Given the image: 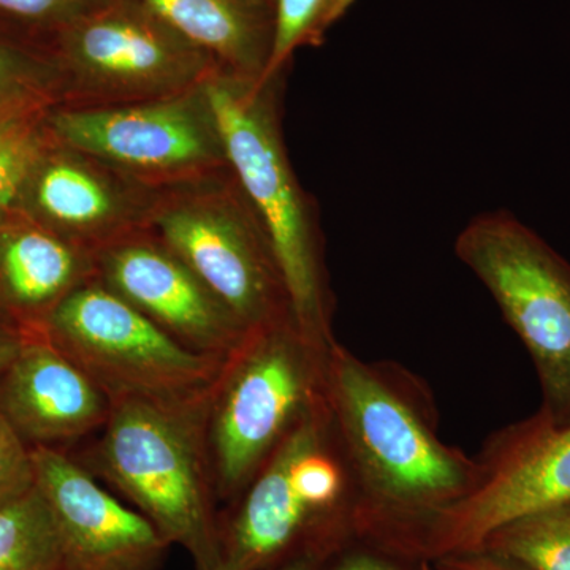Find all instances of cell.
I'll list each match as a JSON object with an SVG mask.
<instances>
[{"instance_id":"obj_3","label":"cell","mask_w":570,"mask_h":570,"mask_svg":"<svg viewBox=\"0 0 570 570\" xmlns=\"http://www.w3.org/2000/svg\"><path fill=\"white\" fill-rule=\"evenodd\" d=\"M213 389L186 401H112L89 466L82 464L186 550L197 570L223 569L208 449Z\"/></svg>"},{"instance_id":"obj_8","label":"cell","mask_w":570,"mask_h":570,"mask_svg":"<svg viewBox=\"0 0 570 570\" xmlns=\"http://www.w3.org/2000/svg\"><path fill=\"white\" fill-rule=\"evenodd\" d=\"M58 107L146 102L204 85L220 69L141 0H104L56 32Z\"/></svg>"},{"instance_id":"obj_9","label":"cell","mask_w":570,"mask_h":570,"mask_svg":"<svg viewBox=\"0 0 570 570\" xmlns=\"http://www.w3.org/2000/svg\"><path fill=\"white\" fill-rule=\"evenodd\" d=\"M41 335L91 376L110 401H186L214 387L225 360L184 347L99 279L52 311Z\"/></svg>"},{"instance_id":"obj_14","label":"cell","mask_w":570,"mask_h":570,"mask_svg":"<svg viewBox=\"0 0 570 570\" xmlns=\"http://www.w3.org/2000/svg\"><path fill=\"white\" fill-rule=\"evenodd\" d=\"M97 277L197 354L227 360L249 333L148 228L97 253Z\"/></svg>"},{"instance_id":"obj_26","label":"cell","mask_w":570,"mask_h":570,"mask_svg":"<svg viewBox=\"0 0 570 570\" xmlns=\"http://www.w3.org/2000/svg\"><path fill=\"white\" fill-rule=\"evenodd\" d=\"M438 570H528L519 562L487 550L466 551L433 562Z\"/></svg>"},{"instance_id":"obj_29","label":"cell","mask_w":570,"mask_h":570,"mask_svg":"<svg viewBox=\"0 0 570 570\" xmlns=\"http://www.w3.org/2000/svg\"><path fill=\"white\" fill-rule=\"evenodd\" d=\"M422 570H438V569H436V568H434V566H433V564H431V562L423 561Z\"/></svg>"},{"instance_id":"obj_21","label":"cell","mask_w":570,"mask_h":570,"mask_svg":"<svg viewBox=\"0 0 570 570\" xmlns=\"http://www.w3.org/2000/svg\"><path fill=\"white\" fill-rule=\"evenodd\" d=\"M355 0H275L273 40L264 78L283 77L299 48L321 47L326 32L336 24Z\"/></svg>"},{"instance_id":"obj_30","label":"cell","mask_w":570,"mask_h":570,"mask_svg":"<svg viewBox=\"0 0 570 570\" xmlns=\"http://www.w3.org/2000/svg\"><path fill=\"white\" fill-rule=\"evenodd\" d=\"M255 2L266 3V6L273 7L275 0H255Z\"/></svg>"},{"instance_id":"obj_16","label":"cell","mask_w":570,"mask_h":570,"mask_svg":"<svg viewBox=\"0 0 570 570\" xmlns=\"http://www.w3.org/2000/svg\"><path fill=\"white\" fill-rule=\"evenodd\" d=\"M97 277V254L11 212L0 217V322L39 333L67 296Z\"/></svg>"},{"instance_id":"obj_2","label":"cell","mask_w":570,"mask_h":570,"mask_svg":"<svg viewBox=\"0 0 570 570\" xmlns=\"http://www.w3.org/2000/svg\"><path fill=\"white\" fill-rule=\"evenodd\" d=\"M360 517L362 493L324 395L220 512V570L325 561L360 535Z\"/></svg>"},{"instance_id":"obj_6","label":"cell","mask_w":570,"mask_h":570,"mask_svg":"<svg viewBox=\"0 0 570 570\" xmlns=\"http://www.w3.org/2000/svg\"><path fill=\"white\" fill-rule=\"evenodd\" d=\"M148 230L247 332L294 318L275 247L230 167L157 190Z\"/></svg>"},{"instance_id":"obj_23","label":"cell","mask_w":570,"mask_h":570,"mask_svg":"<svg viewBox=\"0 0 570 570\" xmlns=\"http://www.w3.org/2000/svg\"><path fill=\"white\" fill-rule=\"evenodd\" d=\"M36 487L31 448L0 415V508Z\"/></svg>"},{"instance_id":"obj_24","label":"cell","mask_w":570,"mask_h":570,"mask_svg":"<svg viewBox=\"0 0 570 570\" xmlns=\"http://www.w3.org/2000/svg\"><path fill=\"white\" fill-rule=\"evenodd\" d=\"M423 561L409 558L377 540L356 535L326 558L318 570H422Z\"/></svg>"},{"instance_id":"obj_4","label":"cell","mask_w":570,"mask_h":570,"mask_svg":"<svg viewBox=\"0 0 570 570\" xmlns=\"http://www.w3.org/2000/svg\"><path fill=\"white\" fill-rule=\"evenodd\" d=\"M228 167L261 216L307 340L332 347L333 302L316 202L296 178L281 124L283 77L257 80L217 69L205 82Z\"/></svg>"},{"instance_id":"obj_10","label":"cell","mask_w":570,"mask_h":570,"mask_svg":"<svg viewBox=\"0 0 570 570\" xmlns=\"http://www.w3.org/2000/svg\"><path fill=\"white\" fill-rule=\"evenodd\" d=\"M478 487L412 528L390 549L433 564L479 550L499 528L570 502V426L535 412L491 434L475 455Z\"/></svg>"},{"instance_id":"obj_7","label":"cell","mask_w":570,"mask_h":570,"mask_svg":"<svg viewBox=\"0 0 570 570\" xmlns=\"http://www.w3.org/2000/svg\"><path fill=\"white\" fill-rule=\"evenodd\" d=\"M455 255L493 296L538 373L540 414L570 426V264L509 212L483 213L460 232Z\"/></svg>"},{"instance_id":"obj_15","label":"cell","mask_w":570,"mask_h":570,"mask_svg":"<svg viewBox=\"0 0 570 570\" xmlns=\"http://www.w3.org/2000/svg\"><path fill=\"white\" fill-rule=\"evenodd\" d=\"M110 397L41 333L0 376V415L29 448L61 449L102 430Z\"/></svg>"},{"instance_id":"obj_22","label":"cell","mask_w":570,"mask_h":570,"mask_svg":"<svg viewBox=\"0 0 570 570\" xmlns=\"http://www.w3.org/2000/svg\"><path fill=\"white\" fill-rule=\"evenodd\" d=\"M50 110L0 122V217L14 212L33 167L55 140L48 124Z\"/></svg>"},{"instance_id":"obj_13","label":"cell","mask_w":570,"mask_h":570,"mask_svg":"<svg viewBox=\"0 0 570 570\" xmlns=\"http://www.w3.org/2000/svg\"><path fill=\"white\" fill-rule=\"evenodd\" d=\"M157 190L55 137L14 212L97 254L148 228Z\"/></svg>"},{"instance_id":"obj_28","label":"cell","mask_w":570,"mask_h":570,"mask_svg":"<svg viewBox=\"0 0 570 570\" xmlns=\"http://www.w3.org/2000/svg\"><path fill=\"white\" fill-rule=\"evenodd\" d=\"M322 564H324V561L317 560V558H303V560L292 561L288 564L268 570H318Z\"/></svg>"},{"instance_id":"obj_11","label":"cell","mask_w":570,"mask_h":570,"mask_svg":"<svg viewBox=\"0 0 570 570\" xmlns=\"http://www.w3.org/2000/svg\"><path fill=\"white\" fill-rule=\"evenodd\" d=\"M206 82V81H205ZM116 107H55L52 135L134 181L160 190L228 170L206 86Z\"/></svg>"},{"instance_id":"obj_25","label":"cell","mask_w":570,"mask_h":570,"mask_svg":"<svg viewBox=\"0 0 570 570\" xmlns=\"http://www.w3.org/2000/svg\"><path fill=\"white\" fill-rule=\"evenodd\" d=\"M104 0H0V11L58 32Z\"/></svg>"},{"instance_id":"obj_27","label":"cell","mask_w":570,"mask_h":570,"mask_svg":"<svg viewBox=\"0 0 570 570\" xmlns=\"http://www.w3.org/2000/svg\"><path fill=\"white\" fill-rule=\"evenodd\" d=\"M32 333L22 332L17 326L0 322V376L10 366V363L20 354L26 340Z\"/></svg>"},{"instance_id":"obj_17","label":"cell","mask_w":570,"mask_h":570,"mask_svg":"<svg viewBox=\"0 0 570 570\" xmlns=\"http://www.w3.org/2000/svg\"><path fill=\"white\" fill-rule=\"evenodd\" d=\"M168 26L208 52L220 69L264 78L273 7L255 0H141Z\"/></svg>"},{"instance_id":"obj_5","label":"cell","mask_w":570,"mask_h":570,"mask_svg":"<svg viewBox=\"0 0 570 570\" xmlns=\"http://www.w3.org/2000/svg\"><path fill=\"white\" fill-rule=\"evenodd\" d=\"M328 351L287 318L247 333L225 360L208 411L217 501L234 502L292 428L324 397Z\"/></svg>"},{"instance_id":"obj_1","label":"cell","mask_w":570,"mask_h":570,"mask_svg":"<svg viewBox=\"0 0 570 570\" xmlns=\"http://www.w3.org/2000/svg\"><path fill=\"white\" fill-rule=\"evenodd\" d=\"M325 397L362 493L360 535L390 546L478 487V460L439 438L431 390L406 367L336 341Z\"/></svg>"},{"instance_id":"obj_12","label":"cell","mask_w":570,"mask_h":570,"mask_svg":"<svg viewBox=\"0 0 570 570\" xmlns=\"http://www.w3.org/2000/svg\"><path fill=\"white\" fill-rule=\"evenodd\" d=\"M36 487L61 546L62 570H160L171 543L135 508L102 489L66 450L32 448Z\"/></svg>"},{"instance_id":"obj_19","label":"cell","mask_w":570,"mask_h":570,"mask_svg":"<svg viewBox=\"0 0 570 570\" xmlns=\"http://www.w3.org/2000/svg\"><path fill=\"white\" fill-rule=\"evenodd\" d=\"M479 550L509 558L528 570H570V502L499 528Z\"/></svg>"},{"instance_id":"obj_18","label":"cell","mask_w":570,"mask_h":570,"mask_svg":"<svg viewBox=\"0 0 570 570\" xmlns=\"http://www.w3.org/2000/svg\"><path fill=\"white\" fill-rule=\"evenodd\" d=\"M0 570H62L55 521L37 487L0 508Z\"/></svg>"},{"instance_id":"obj_20","label":"cell","mask_w":570,"mask_h":570,"mask_svg":"<svg viewBox=\"0 0 570 570\" xmlns=\"http://www.w3.org/2000/svg\"><path fill=\"white\" fill-rule=\"evenodd\" d=\"M62 78L51 52L0 39V122L61 104Z\"/></svg>"}]
</instances>
